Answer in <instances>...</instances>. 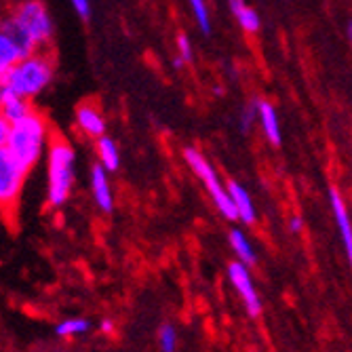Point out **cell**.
<instances>
[{
	"label": "cell",
	"mask_w": 352,
	"mask_h": 352,
	"mask_svg": "<svg viewBox=\"0 0 352 352\" xmlns=\"http://www.w3.org/2000/svg\"><path fill=\"white\" fill-rule=\"evenodd\" d=\"M228 241H230V247L236 255V260L245 266H253L255 262H258V253H255L251 241L247 239V234L241 230V228H234L230 230L228 234Z\"/></svg>",
	"instance_id": "2e32d148"
},
{
	"label": "cell",
	"mask_w": 352,
	"mask_h": 352,
	"mask_svg": "<svg viewBox=\"0 0 352 352\" xmlns=\"http://www.w3.org/2000/svg\"><path fill=\"white\" fill-rule=\"evenodd\" d=\"M258 122L262 126V131L266 135V140L272 146L280 144V122H278V112L270 102H258Z\"/></svg>",
	"instance_id": "7c38bea8"
},
{
	"label": "cell",
	"mask_w": 352,
	"mask_h": 352,
	"mask_svg": "<svg viewBox=\"0 0 352 352\" xmlns=\"http://www.w3.org/2000/svg\"><path fill=\"white\" fill-rule=\"evenodd\" d=\"M89 186H91V195H93L95 203H98V207L104 213H110L114 209V195H112V186H110L108 171L100 163L93 165V169H91Z\"/></svg>",
	"instance_id": "ba28073f"
},
{
	"label": "cell",
	"mask_w": 352,
	"mask_h": 352,
	"mask_svg": "<svg viewBox=\"0 0 352 352\" xmlns=\"http://www.w3.org/2000/svg\"><path fill=\"white\" fill-rule=\"evenodd\" d=\"M95 152H98V161L106 171H116L120 167V150L116 142L108 135H102L95 142Z\"/></svg>",
	"instance_id": "9a60e30c"
},
{
	"label": "cell",
	"mask_w": 352,
	"mask_h": 352,
	"mask_svg": "<svg viewBox=\"0 0 352 352\" xmlns=\"http://www.w3.org/2000/svg\"><path fill=\"white\" fill-rule=\"evenodd\" d=\"M258 122V102H249L245 108H243V112H241V129L247 133V131H251V126Z\"/></svg>",
	"instance_id": "44dd1931"
},
{
	"label": "cell",
	"mask_w": 352,
	"mask_h": 352,
	"mask_svg": "<svg viewBox=\"0 0 352 352\" xmlns=\"http://www.w3.org/2000/svg\"><path fill=\"white\" fill-rule=\"evenodd\" d=\"M32 110H34V108H32V104H30L28 100L19 98V95H13V98H11L7 104L0 106V114H3L9 122L21 120V118L28 116Z\"/></svg>",
	"instance_id": "e0dca14e"
},
{
	"label": "cell",
	"mask_w": 352,
	"mask_h": 352,
	"mask_svg": "<svg viewBox=\"0 0 352 352\" xmlns=\"http://www.w3.org/2000/svg\"><path fill=\"white\" fill-rule=\"evenodd\" d=\"M53 76H55L53 57L49 55L47 49H38L23 55L19 61L13 63L5 74V85L15 95L30 102L47 91Z\"/></svg>",
	"instance_id": "3957f363"
},
{
	"label": "cell",
	"mask_w": 352,
	"mask_h": 352,
	"mask_svg": "<svg viewBox=\"0 0 352 352\" xmlns=\"http://www.w3.org/2000/svg\"><path fill=\"white\" fill-rule=\"evenodd\" d=\"M184 161L186 165L195 171V175L203 182V186L207 188L209 197L213 199V205L217 207V211L230 219V221H236V215H234V209H232V203H230V197H228V190H226V184H223L217 175V171L213 169V165L205 158V154L197 148H186L184 150Z\"/></svg>",
	"instance_id": "5b68a950"
},
{
	"label": "cell",
	"mask_w": 352,
	"mask_h": 352,
	"mask_svg": "<svg viewBox=\"0 0 352 352\" xmlns=\"http://www.w3.org/2000/svg\"><path fill=\"white\" fill-rule=\"evenodd\" d=\"M228 278L234 287V292L239 294V298L243 300L247 312L251 316H258L262 312V300L258 296V289H255L253 285V278H251V272H249V266L241 264L239 260H234L230 266H228Z\"/></svg>",
	"instance_id": "52a82bcc"
},
{
	"label": "cell",
	"mask_w": 352,
	"mask_h": 352,
	"mask_svg": "<svg viewBox=\"0 0 352 352\" xmlns=\"http://www.w3.org/2000/svg\"><path fill=\"white\" fill-rule=\"evenodd\" d=\"M329 205L333 211V219H336V226L340 230V239L344 243V251L348 255V260L352 258V226H350V215L344 203V197L340 195L338 188H329Z\"/></svg>",
	"instance_id": "9c48e42d"
},
{
	"label": "cell",
	"mask_w": 352,
	"mask_h": 352,
	"mask_svg": "<svg viewBox=\"0 0 352 352\" xmlns=\"http://www.w3.org/2000/svg\"><path fill=\"white\" fill-rule=\"evenodd\" d=\"M76 124H78V129L89 138L98 140V138L106 135V116L95 104L85 102L76 108Z\"/></svg>",
	"instance_id": "30bf717a"
},
{
	"label": "cell",
	"mask_w": 352,
	"mask_h": 352,
	"mask_svg": "<svg viewBox=\"0 0 352 352\" xmlns=\"http://www.w3.org/2000/svg\"><path fill=\"white\" fill-rule=\"evenodd\" d=\"M100 331H102V333H108V336L114 333V323L110 321V318H106V321L100 323Z\"/></svg>",
	"instance_id": "484cf974"
},
{
	"label": "cell",
	"mask_w": 352,
	"mask_h": 352,
	"mask_svg": "<svg viewBox=\"0 0 352 352\" xmlns=\"http://www.w3.org/2000/svg\"><path fill=\"white\" fill-rule=\"evenodd\" d=\"M51 142V126L49 120L32 110L28 116H23L21 120L11 122L9 129V140H7V150L17 158V161L32 171L41 161L47 152V146Z\"/></svg>",
	"instance_id": "7a4b0ae2"
},
{
	"label": "cell",
	"mask_w": 352,
	"mask_h": 352,
	"mask_svg": "<svg viewBox=\"0 0 352 352\" xmlns=\"http://www.w3.org/2000/svg\"><path fill=\"white\" fill-rule=\"evenodd\" d=\"M47 203L51 207L66 205L76 179V152L70 142L55 138L49 142L47 152Z\"/></svg>",
	"instance_id": "277c9868"
},
{
	"label": "cell",
	"mask_w": 352,
	"mask_h": 352,
	"mask_svg": "<svg viewBox=\"0 0 352 352\" xmlns=\"http://www.w3.org/2000/svg\"><path fill=\"white\" fill-rule=\"evenodd\" d=\"M175 45H177V57H179L184 63H190V61H192V57H195V49H192L190 38H188L186 34H179Z\"/></svg>",
	"instance_id": "7402d4cb"
},
{
	"label": "cell",
	"mask_w": 352,
	"mask_h": 352,
	"mask_svg": "<svg viewBox=\"0 0 352 352\" xmlns=\"http://www.w3.org/2000/svg\"><path fill=\"white\" fill-rule=\"evenodd\" d=\"M70 5L78 17H82V19L91 17V0H70Z\"/></svg>",
	"instance_id": "603a6c76"
},
{
	"label": "cell",
	"mask_w": 352,
	"mask_h": 352,
	"mask_svg": "<svg viewBox=\"0 0 352 352\" xmlns=\"http://www.w3.org/2000/svg\"><path fill=\"white\" fill-rule=\"evenodd\" d=\"M188 5L192 9V15L197 19V25L203 34H211V15H209V7H207V0H188Z\"/></svg>",
	"instance_id": "d6986e66"
},
{
	"label": "cell",
	"mask_w": 352,
	"mask_h": 352,
	"mask_svg": "<svg viewBox=\"0 0 352 352\" xmlns=\"http://www.w3.org/2000/svg\"><path fill=\"white\" fill-rule=\"evenodd\" d=\"M28 173L7 148H0V211L17 205Z\"/></svg>",
	"instance_id": "8992f818"
},
{
	"label": "cell",
	"mask_w": 352,
	"mask_h": 352,
	"mask_svg": "<svg viewBox=\"0 0 352 352\" xmlns=\"http://www.w3.org/2000/svg\"><path fill=\"white\" fill-rule=\"evenodd\" d=\"M91 329V323L89 318H82V316H74V318H66V321H61L57 327H55V333L63 340L68 338H76V336H82Z\"/></svg>",
	"instance_id": "ac0fdd59"
},
{
	"label": "cell",
	"mask_w": 352,
	"mask_h": 352,
	"mask_svg": "<svg viewBox=\"0 0 352 352\" xmlns=\"http://www.w3.org/2000/svg\"><path fill=\"white\" fill-rule=\"evenodd\" d=\"M23 55H28V51L19 45V41L11 34L7 28L0 25V66L9 70L13 63L19 61Z\"/></svg>",
	"instance_id": "5bb4252c"
},
{
	"label": "cell",
	"mask_w": 352,
	"mask_h": 352,
	"mask_svg": "<svg viewBox=\"0 0 352 352\" xmlns=\"http://www.w3.org/2000/svg\"><path fill=\"white\" fill-rule=\"evenodd\" d=\"M3 28L11 32L28 53L47 49L55 30L53 17L43 0H19L3 19Z\"/></svg>",
	"instance_id": "6da1fadb"
},
{
	"label": "cell",
	"mask_w": 352,
	"mask_h": 352,
	"mask_svg": "<svg viewBox=\"0 0 352 352\" xmlns=\"http://www.w3.org/2000/svg\"><path fill=\"white\" fill-rule=\"evenodd\" d=\"M226 190H228V197H230L236 219L247 223V226L255 223V219H258V211H255V205L249 197V192L245 190V186L239 182H230V184H226Z\"/></svg>",
	"instance_id": "8fae6325"
},
{
	"label": "cell",
	"mask_w": 352,
	"mask_h": 352,
	"mask_svg": "<svg viewBox=\"0 0 352 352\" xmlns=\"http://www.w3.org/2000/svg\"><path fill=\"white\" fill-rule=\"evenodd\" d=\"M228 7H230V13L234 15L236 23L241 25L243 32H247V34H255V32H260L262 17H260L258 11L247 5V0H228Z\"/></svg>",
	"instance_id": "4fadbf2b"
},
{
	"label": "cell",
	"mask_w": 352,
	"mask_h": 352,
	"mask_svg": "<svg viewBox=\"0 0 352 352\" xmlns=\"http://www.w3.org/2000/svg\"><path fill=\"white\" fill-rule=\"evenodd\" d=\"M9 129H11V122L0 114V148L7 146V140H9Z\"/></svg>",
	"instance_id": "cb8c5ba5"
},
{
	"label": "cell",
	"mask_w": 352,
	"mask_h": 352,
	"mask_svg": "<svg viewBox=\"0 0 352 352\" xmlns=\"http://www.w3.org/2000/svg\"><path fill=\"white\" fill-rule=\"evenodd\" d=\"M289 230H292L294 234H300V232L304 230V221H302L300 215H294V217L289 219Z\"/></svg>",
	"instance_id": "d4e9b609"
},
{
	"label": "cell",
	"mask_w": 352,
	"mask_h": 352,
	"mask_svg": "<svg viewBox=\"0 0 352 352\" xmlns=\"http://www.w3.org/2000/svg\"><path fill=\"white\" fill-rule=\"evenodd\" d=\"M5 74H7V68H3V66H0V82L5 80Z\"/></svg>",
	"instance_id": "83f0119b"
},
{
	"label": "cell",
	"mask_w": 352,
	"mask_h": 352,
	"mask_svg": "<svg viewBox=\"0 0 352 352\" xmlns=\"http://www.w3.org/2000/svg\"><path fill=\"white\" fill-rule=\"evenodd\" d=\"M158 346H161V352H175L177 331L171 323H165L161 329H158Z\"/></svg>",
	"instance_id": "ffe728a7"
},
{
	"label": "cell",
	"mask_w": 352,
	"mask_h": 352,
	"mask_svg": "<svg viewBox=\"0 0 352 352\" xmlns=\"http://www.w3.org/2000/svg\"><path fill=\"white\" fill-rule=\"evenodd\" d=\"M184 66H186V63L175 55V57H173V68H177V70H179V68H184Z\"/></svg>",
	"instance_id": "4316f807"
}]
</instances>
